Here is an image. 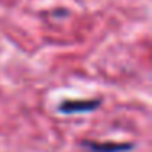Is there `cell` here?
<instances>
[{
    "instance_id": "1",
    "label": "cell",
    "mask_w": 152,
    "mask_h": 152,
    "mask_svg": "<svg viewBox=\"0 0 152 152\" xmlns=\"http://www.w3.org/2000/svg\"><path fill=\"white\" fill-rule=\"evenodd\" d=\"M80 145L88 152H131L134 149L132 142H100L93 141V139H83V141H80Z\"/></svg>"
},
{
    "instance_id": "2",
    "label": "cell",
    "mask_w": 152,
    "mask_h": 152,
    "mask_svg": "<svg viewBox=\"0 0 152 152\" xmlns=\"http://www.w3.org/2000/svg\"><path fill=\"white\" fill-rule=\"evenodd\" d=\"M102 106V98L92 100H66L59 105V111L64 115H75V113H92Z\"/></svg>"
}]
</instances>
